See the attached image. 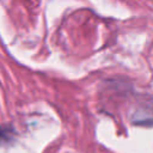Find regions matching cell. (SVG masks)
<instances>
[{
    "mask_svg": "<svg viewBox=\"0 0 153 153\" xmlns=\"http://www.w3.org/2000/svg\"><path fill=\"white\" fill-rule=\"evenodd\" d=\"M11 139H12V136H11L10 129H7L6 127L0 126V145H4L6 142H8Z\"/></svg>",
    "mask_w": 153,
    "mask_h": 153,
    "instance_id": "cell-1",
    "label": "cell"
}]
</instances>
